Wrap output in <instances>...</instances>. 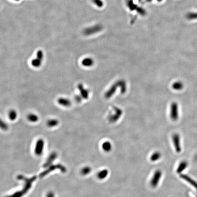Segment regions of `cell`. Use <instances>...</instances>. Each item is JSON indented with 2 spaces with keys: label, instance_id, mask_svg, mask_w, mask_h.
I'll return each mask as SVG.
<instances>
[{
  "label": "cell",
  "instance_id": "cell-1",
  "mask_svg": "<svg viewBox=\"0 0 197 197\" xmlns=\"http://www.w3.org/2000/svg\"><path fill=\"white\" fill-rule=\"evenodd\" d=\"M122 113L123 111L121 109L117 107H114L113 113L109 114L107 117L108 121L110 123H115L121 117Z\"/></svg>",
  "mask_w": 197,
  "mask_h": 197
},
{
  "label": "cell",
  "instance_id": "cell-2",
  "mask_svg": "<svg viewBox=\"0 0 197 197\" xmlns=\"http://www.w3.org/2000/svg\"><path fill=\"white\" fill-rule=\"evenodd\" d=\"M170 116L171 119L174 121L179 118V105L176 102L172 103L170 106Z\"/></svg>",
  "mask_w": 197,
  "mask_h": 197
},
{
  "label": "cell",
  "instance_id": "cell-3",
  "mask_svg": "<svg viewBox=\"0 0 197 197\" xmlns=\"http://www.w3.org/2000/svg\"><path fill=\"white\" fill-rule=\"evenodd\" d=\"M162 176V172L160 170H156L153 175L150 181V184L152 187L155 188L158 186L160 179Z\"/></svg>",
  "mask_w": 197,
  "mask_h": 197
},
{
  "label": "cell",
  "instance_id": "cell-4",
  "mask_svg": "<svg viewBox=\"0 0 197 197\" xmlns=\"http://www.w3.org/2000/svg\"><path fill=\"white\" fill-rule=\"evenodd\" d=\"M173 145L177 153H180L181 151V141L180 136L178 133H174L172 136Z\"/></svg>",
  "mask_w": 197,
  "mask_h": 197
},
{
  "label": "cell",
  "instance_id": "cell-5",
  "mask_svg": "<svg viewBox=\"0 0 197 197\" xmlns=\"http://www.w3.org/2000/svg\"><path fill=\"white\" fill-rule=\"evenodd\" d=\"M118 87H119V85H118V84L117 81L114 84H113L110 86V88L105 93V95H104L105 98L107 99H108L109 98H111L115 94Z\"/></svg>",
  "mask_w": 197,
  "mask_h": 197
},
{
  "label": "cell",
  "instance_id": "cell-6",
  "mask_svg": "<svg viewBox=\"0 0 197 197\" xmlns=\"http://www.w3.org/2000/svg\"><path fill=\"white\" fill-rule=\"evenodd\" d=\"M78 91H80V95L83 99H88L89 97V91L84 87L82 84H79L77 86Z\"/></svg>",
  "mask_w": 197,
  "mask_h": 197
},
{
  "label": "cell",
  "instance_id": "cell-7",
  "mask_svg": "<svg viewBox=\"0 0 197 197\" xmlns=\"http://www.w3.org/2000/svg\"><path fill=\"white\" fill-rule=\"evenodd\" d=\"M57 102L59 105L65 107H69L71 106L72 103L71 100L68 99L67 98H64V97H60L58 98L57 100Z\"/></svg>",
  "mask_w": 197,
  "mask_h": 197
},
{
  "label": "cell",
  "instance_id": "cell-8",
  "mask_svg": "<svg viewBox=\"0 0 197 197\" xmlns=\"http://www.w3.org/2000/svg\"><path fill=\"white\" fill-rule=\"evenodd\" d=\"M44 145V142L43 139L38 140L36 143L35 147V151L37 154H40L42 152Z\"/></svg>",
  "mask_w": 197,
  "mask_h": 197
},
{
  "label": "cell",
  "instance_id": "cell-9",
  "mask_svg": "<svg viewBox=\"0 0 197 197\" xmlns=\"http://www.w3.org/2000/svg\"><path fill=\"white\" fill-rule=\"evenodd\" d=\"M117 82L120 88L121 94H125L127 91V85L125 81L124 80H120L117 81Z\"/></svg>",
  "mask_w": 197,
  "mask_h": 197
},
{
  "label": "cell",
  "instance_id": "cell-10",
  "mask_svg": "<svg viewBox=\"0 0 197 197\" xmlns=\"http://www.w3.org/2000/svg\"><path fill=\"white\" fill-rule=\"evenodd\" d=\"M82 65L86 67H90L92 66L94 64V61L93 59L91 58H85L83 59L81 62Z\"/></svg>",
  "mask_w": 197,
  "mask_h": 197
},
{
  "label": "cell",
  "instance_id": "cell-11",
  "mask_svg": "<svg viewBox=\"0 0 197 197\" xmlns=\"http://www.w3.org/2000/svg\"><path fill=\"white\" fill-rule=\"evenodd\" d=\"M180 177H181L182 179L187 181V182L190 183L191 185H192L193 187L197 189V183L196 181H194V180L192 179L191 178H190V177H188V176L184 175V174L181 175Z\"/></svg>",
  "mask_w": 197,
  "mask_h": 197
},
{
  "label": "cell",
  "instance_id": "cell-12",
  "mask_svg": "<svg viewBox=\"0 0 197 197\" xmlns=\"http://www.w3.org/2000/svg\"><path fill=\"white\" fill-rule=\"evenodd\" d=\"M172 88L174 90L177 91H181L184 88V85L181 81H176L172 84Z\"/></svg>",
  "mask_w": 197,
  "mask_h": 197
},
{
  "label": "cell",
  "instance_id": "cell-13",
  "mask_svg": "<svg viewBox=\"0 0 197 197\" xmlns=\"http://www.w3.org/2000/svg\"><path fill=\"white\" fill-rule=\"evenodd\" d=\"M27 119L29 121L33 123H35L38 121L39 117L38 115L34 113H30L27 115Z\"/></svg>",
  "mask_w": 197,
  "mask_h": 197
},
{
  "label": "cell",
  "instance_id": "cell-14",
  "mask_svg": "<svg viewBox=\"0 0 197 197\" xmlns=\"http://www.w3.org/2000/svg\"><path fill=\"white\" fill-rule=\"evenodd\" d=\"M108 174H109V171L107 169H103L100 171L99 172L97 173V177L99 179H104L108 176Z\"/></svg>",
  "mask_w": 197,
  "mask_h": 197
},
{
  "label": "cell",
  "instance_id": "cell-15",
  "mask_svg": "<svg viewBox=\"0 0 197 197\" xmlns=\"http://www.w3.org/2000/svg\"><path fill=\"white\" fill-rule=\"evenodd\" d=\"M59 124V121L57 119H51L46 122V125L48 127L52 128L57 126Z\"/></svg>",
  "mask_w": 197,
  "mask_h": 197
},
{
  "label": "cell",
  "instance_id": "cell-16",
  "mask_svg": "<svg viewBox=\"0 0 197 197\" xmlns=\"http://www.w3.org/2000/svg\"><path fill=\"white\" fill-rule=\"evenodd\" d=\"M103 150L106 152H110L112 150V146L111 143L109 141L104 142L102 145Z\"/></svg>",
  "mask_w": 197,
  "mask_h": 197
},
{
  "label": "cell",
  "instance_id": "cell-17",
  "mask_svg": "<svg viewBox=\"0 0 197 197\" xmlns=\"http://www.w3.org/2000/svg\"><path fill=\"white\" fill-rule=\"evenodd\" d=\"M187 162L186 161H183L179 164L178 168L177 169V172L178 173H181L183 171H184L185 169L187 167Z\"/></svg>",
  "mask_w": 197,
  "mask_h": 197
},
{
  "label": "cell",
  "instance_id": "cell-18",
  "mask_svg": "<svg viewBox=\"0 0 197 197\" xmlns=\"http://www.w3.org/2000/svg\"><path fill=\"white\" fill-rule=\"evenodd\" d=\"M18 117V113L14 109L11 110L8 112V117L11 121H14Z\"/></svg>",
  "mask_w": 197,
  "mask_h": 197
},
{
  "label": "cell",
  "instance_id": "cell-19",
  "mask_svg": "<svg viewBox=\"0 0 197 197\" xmlns=\"http://www.w3.org/2000/svg\"><path fill=\"white\" fill-rule=\"evenodd\" d=\"M43 60L36 57L31 61V64L33 67H39L41 65Z\"/></svg>",
  "mask_w": 197,
  "mask_h": 197
},
{
  "label": "cell",
  "instance_id": "cell-20",
  "mask_svg": "<svg viewBox=\"0 0 197 197\" xmlns=\"http://www.w3.org/2000/svg\"><path fill=\"white\" fill-rule=\"evenodd\" d=\"M161 157V154L159 151H155L151 156L150 159L152 162L157 161Z\"/></svg>",
  "mask_w": 197,
  "mask_h": 197
},
{
  "label": "cell",
  "instance_id": "cell-21",
  "mask_svg": "<svg viewBox=\"0 0 197 197\" xmlns=\"http://www.w3.org/2000/svg\"><path fill=\"white\" fill-rule=\"evenodd\" d=\"M0 129L3 131H7L9 129V126L6 122L0 118Z\"/></svg>",
  "mask_w": 197,
  "mask_h": 197
},
{
  "label": "cell",
  "instance_id": "cell-22",
  "mask_svg": "<svg viewBox=\"0 0 197 197\" xmlns=\"http://www.w3.org/2000/svg\"><path fill=\"white\" fill-rule=\"evenodd\" d=\"M92 168L90 167L89 166H86V167H84L82 170H81V173L83 175H86L88 174H89L91 172Z\"/></svg>",
  "mask_w": 197,
  "mask_h": 197
},
{
  "label": "cell",
  "instance_id": "cell-23",
  "mask_svg": "<svg viewBox=\"0 0 197 197\" xmlns=\"http://www.w3.org/2000/svg\"><path fill=\"white\" fill-rule=\"evenodd\" d=\"M94 3L97 5L98 7H101L103 5V2L101 0H93Z\"/></svg>",
  "mask_w": 197,
  "mask_h": 197
},
{
  "label": "cell",
  "instance_id": "cell-24",
  "mask_svg": "<svg viewBox=\"0 0 197 197\" xmlns=\"http://www.w3.org/2000/svg\"><path fill=\"white\" fill-rule=\"evenodd\" d=\"M82 99H83V98H82V97L80 95H76L75 96V100H76L77 102H81L82 101Z\"/></svg>",
  "mask_w": 197,
  "mask_h": 197
},
{
  "label": "cell",
  "instance_id": "cell-25",
  "mask_svg": "<svg viewBox=\"0 0 197 197\" xmlns=\"http://www.w3.org/2000/svg\"><path fill=\"white\" fill-rule=\"evenodd\" d=\"M14 1H18L19 0H14Z\"/></svg>",
  "mask_w": 197,
  "mask_h": 197
},
{
  "label": "cell",
  "instance_id": "cell-26",
  "mask_svg": "<svg viewBox=\"0 0 197 197\" xmlns=\"http://www.w3.org/2000/svg\"></svg>",
  "mask_w": 197,
  "mask_h": 197
}]
</instances>
